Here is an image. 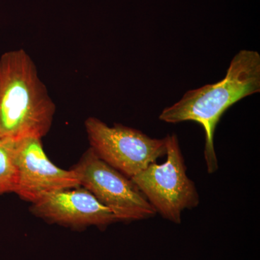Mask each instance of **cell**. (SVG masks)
<instances>
[{
    "label": "cell",
    "instance_id": "6da1fadb",
    "mask_svg": "<svg viewBox=\"0 0 260 260\" xmlns=\"http://www.w3.org/2000/svg\"><path fill=\"white\" fill-rule=\"evenodd\" d=\"M259 91V54L242 50L233 57L223 79L186 92L179 102L162 111L159 119L169 124L194 121L203 126L207 171L214 174L218 169L214 134L220 118L236 103Z\"/></svg>",
    "mask_w": 260,
    "mask_h": 260
},
{
    "label": "cell",
    "instance_id": "277c9868",
    "mask_svg": "<svg viewBox=\"0 0 260 260\" xmlns=\"http://www.w3.org/2000/svg\"><path fill=\"white\" fill-rule=\"evenodd\" d=\"M85 127L95 155L129 179L167 155L166 138H152L119 124L109 126L95 117L87 119Z\"/></svg>",
    "mask_w": 260,
    "mask_h": 260
},
{
    "label": "cell",
    "instance_id": "7a4b0ae2",
    "mask_svg": "<svg viewBox=\"0 0 260 260\" xmlns=\"http://www.w3.org/2000/svg\"><path fill=\"white\" fill-rule=\"evenodd\" d=\"M56 107L23 49L0 58V139H42L52 126Z\"/></svg>",
    "mask_w": 260,
    "mask_h": 260
},
{
    "label": "cell",
    "instance_id": "3957f363",
    "mask_svg": "<svg viewBox=\"0 0 260 260\" xmlns=\"http://www.w3.org/2000/svg\"><path fill=\"white\" fill-rule=\"evenodd\" d=\"M165 162H156L131 178L156 213L176 224L181 223L185 210L200 204V195L194 181L186 174V167L177 135H169Z\"/></svg>",
    "mask_w": 260,
    "mask_h": 260
},
{
    "label": "cell",
    "instance_id": "5b68a950",
    "mask_svg": "<svg viewBox=\"0 0 260 260\" xmlns=\"http://www.w3.org/2000/svg\"><path fill=\"white\" fill-rule=\"evenodd\" d=\"M72 169L78 175L80 186L109 208L118 220H145L156 214L132 179L99 158L91 148Z\"/></svg>",
    "mask_w": 260,
    "mask_h": 260
},
{
    "label": "cell",
    "instance_id": "52a82bcc",
    "mask_svg": "<svg viewBox=\"0 0 260 260\" xmlns=\"http://www.w3.org/2000/svg\"><path fill=\"white\" fill-rule=\"evenodd\" d=\"M79 187L45 195L31 204L30 212L48 223L75 229L89 226L102 229L118 221L115 215L92 193Z\"/></svg>",
    "mask_w": 260,
    "mask_h": 260
},
{
    "label": "cell",
    "instance_id": "8992f818",
    "mask_svg": "<svg viewBox=\"0 0 260 260\" xmlns=\"http://www.w3.org/2000/svg\"><path fill=\"white\" fill-rule=\"evenodd\" d=\"M15 193L21 199L32 204L54 191L80 186L78 175L73 169L64 170L49 160L40 138H25L15 142Z\"/></svg>",
    "mask_w": 260,
    "mask_h": 260
},
{
    "label": "cell",
    "instance_id": "ba28073f",
    "mask_svg": "<svg viewBox=\"0 0 260 260\" xmlns=\"http://www.w3.org/2000/svg\"><path fill=\"white\" fill-rule=\"evenodd\" d=\"M15 143L0 139V195L15 192L16 189Z\"/></svg>",
    "mask_w": 260,
    "mask_h": 260
}]
</instances>
